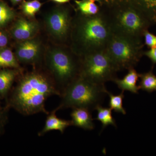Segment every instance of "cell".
<instances>
[{
	"mask_svg": "<svg viewBox=\"0 0 156 156\" xmlns=\"http://www.w3.org/2000/svg\"><path fill=\"white\" fill-rule=\"evenodd\" d=\"M60 96L54 81L50 76L40 71L26 74L11 89L6 99V106L20 114L29 116L50 113L45 107L49 98Z\"/></svg>",
	"mask_w": 156,
	"mask_h": 156,
	"instance_id": "cell-1",
	"label": "cell"
},
{
	"mask_svg": "<svg viewBox=\"0 0 156 156\" xmlns=\"http://www.w3.org/2000/svg\"><path fill=\"white\" fill-rule=\"evenodd\" d=\"M99 6L113 34L144 44V33L154 25L144 12L128 0H106Z\"/></svg>",
	"mask_w": 156,
	"mask_h": 156,
	"instance_id": "cell-2",
	"label": "cell"
},
{
	"mask_svg": "<svg viewBox=\"0 0 156 156\" xmlns=\"http://www.w3.org/2000/svg\"><path fill=\"white\" fill-rule=\"evenodd\" d=\"M75 22L73 36L76 54L83 57L105 50L113 34L101 10L92 16L81 14Z\"/></svg>",
	"mask_w": 156,
	"mask_h": 156,
	"instance_id": "cell-3",
	"label": "cell"
},
{
	"mask_svg": "<svg viewBox=\"0 0 156 156\" xmlns=\"http://www.w3.org/2000/svg\"><path fill=\"white\" fill-rule=\"evenodd\" d=\"M106 91L105 85L95 83L80 76L65 89L60 97V103L54 110L57 112L83 108L92 112L103 103L107 95Z\"/></svg>",
	"mask_w": 156,
	"mask_h": 156,
	"instance_id": "cell-4",
	"label": "cell"
},
{
	"mask_svg": "<svg viewBox=\"0 0 156 156\" xmlns=\"http://www.w3.org/2000/svg\"><path fill=\"white\" fill-rule=\"evenodd\" d=\"M81 63L82 57L65 50H54L48 56L47 66L60 96L66 87L80 76Z\"/></svg>",
	"mask_w": 156,
	"mask_h": 156,
	"instance_id": "cell-5",
	"label": "cell"
},
{
	"mask_svg": "<svg viewBox=\"0 0 156 156\" xmlns=\"http://www.w3.org/2000/svg\"><path fill=\"white\" fill-rule=\"evenodd\" d=\"M144 44H138L113 34L105 51L118 71L134 68L144 56Z\"/></svg>",
	"mask_w": 156,
	"mask_h": 156,
	"instance_id": "cell-6",
	"label": "cell"
},
{
	"mask_svg": "<svg viewBox=\"0 0 156 156\" xmlns=\"http://www.w3.org/2000/svg\"><path fill=\"white\" fill-rule=\"evenodd\" d=\"M118 69L105 50L82 57L81 76L95 83L105 85L117 78Z\"/></svg>",
	"mask_w": 156,
	"mask_h": 156,
	"instance_id": "cell-7",
	"label": "cell"
},
{
	"mask_svg": "<svg viewBox=\"0 0 156 156\" xmlns=\"http://www.w3.org/2000/svg\"><path fill=\"white\" fill-rule=\"evenodd\" d=\"M47 23L52 33L60 38L67 36L72 27L69 11L65 9L52 12L47 18Z\"/></svg>",
	"mask_w": 156,
	"mask_h": 156,
	"instance_id": "cell-8",
	"label": "cell"
},
{
	"mask_svg": "<svg viewBox=\"0 0 156 156\" xmlns=\"http://www.w3.org/2000/svg\"><path fill=\"white\" fill-rule=\"evenodd\" d=\"M40 45L32 39L23 41L17 46L16 56L17 60L23 63H34L38 61Z\"/></svg>",
	"mask_w": 156,
	"mask_h": 156,
	"instance_id": "cell-9",
	"label": "cell"
},
{
	"mask_svg": "<svg viewBox=\"0 0 156 156\" xmlns=\"http://www.w3.org/2000/svg\"><path fill=\"white\" fill-rule=\"evenodd\" d=\"M72 126L86 130H92L95 128L91 112L87 108H76L71 113Z\"/></svg>",
	"mask_w": 156,
	"mask_h": 156,
	"instance_id": "cell-10",
	"label": "cell"
},
{
	"mask_svg": "<svg viewBox=\"0 0 156 156\" xmlns=\"http://www.w3.org/2000/svg\"><path fill=\"white\" fill-rule=\"evenodd\" d=\"M56 111L53 110L49 113L46 119L44 126L38 133L39 136H43L50 131L56 130L63 134L66 129L72 126L71 121L59 119L56 116Z\"/></svg>",
	"mask_w": 156,
	"mask_h": 156,
	"instance_id": "cell-11",
	"label": "cell"
},
{
	"mask_svg": "<svg viewBox=\"0 0 156 156\" xmlns=\"http://www.w3.org/2000/svg\"><path fill=\"white\" fill-rule=\"evenodd\" d=\"M37 30L35 23L24 19L18 20L12 29V34L14 38L20 41L31 39Z\"/></svg>",
	"mask_w": 156,
	"mask_h": 156,
	"instance_id": "cell-12",
	"label": "cell"
},
{
	"mask_svg": "<svg viewBox=\"0 0 156 156\" xmlns=\"http://www.w3.org/2000/svg\"><path fill=\"white\" fill-rule=\"evenodd\" d=\"M140 74L134 68L128 70V73L123 79L117 77L113 81L119 89L122 91H128L134 94H137L140 88L136 83L139 78Z\"/></svg>",
	"mask_w": 156,
	"mask_h": 156,
	"instance_id": "cell-13",
	"label": "cell"
},
{
	"mask_svg": "<svg viewBox=\"0 0 156 156\" xmlns=\"http://www.w3.org/2000/svg\"><path fill=\"white\" fill-rule=\"evenodd\" d=\"M18 72L16 70L4 69L0 70V98L6 99L12 88Z\"/></svg>",
	"mask_w": 156,
	"mask_h": 156,
	"instance_id": "cell-14",
	"label": "cell"
},
{
	"mask_svg": "<svg viewBox=\"0 0 156 156\" xmlns=\"http://www.w3.org/2000/svg\"><path fill=\"white\" fill-rule=\"evenodd\" d=\"M139 8L156 24V0H128Z\"/></svg>",
	"mask_w": 156,
	"mask_h": 156,
	"instance_id": "cell-15",
	"label": "cell"
},
{
	"mask_svg": "<svg viewBox=\"0 0 156 156\" xmlns=\"http://www.w3.org/2000/svg\"><path fill=\"white\" fill-rule=\"evenodd\" d=\"M13 68L19 69L20 65L17 58L11 50L2 48L0 50V69Z\"/></svg>",
	"mask_w": 156,
	"mask_h": 156,
	"instance_id": "cell-16",
	"label": "cell"
},
{
	"mask_svg": "<svg viewBox=\"0 0 156 156\" xmlns=\"http://www.w3.org/2000/svg\"><path fill=\"white\" fill-rule=\"evenodd\" d=\"M75 2L83 15L92 16L98 14L100 11V6L95 4L93 0H75Z\"/></svg>",
	"mask_w": 156,
	"mask_h": 156,
	"instance_id": "cell-17",
	"label": "cell"
},
{
	"mask_svg": "<svg viewBox=\"0 0 156 156\" xmlns=\"http://www.w3.org/2000/svg\"><path fill=\"white\" fill-rule=\"evenodd\" d=\"M153 69L150 71L140 74V81L139 87L144 91L148 92L156 91V76L153 73Z\"/></svg>",
	"mask_w": 156,
	"mask_h": 156,
	"instance_id": "cell-18",
	"label": "cell"
},
{
	"mask_svg": "<svg viewBox=\"0 0 156 156\" xmlns=\"http://www.w3.org/2000/svg\"><path fill=\"white\" fill-rule=\"evenodd\" d=\"M96 110L98 113L97 118L95 119L102 123V130L109 125L116 128V123L112 115L111 109L110 108H104L101 105H99L96 108Z\"/></svg>",
	"mask_w": 156,
	"mask_h": 156,
	"instance_id": "cell-19",
	"label": "cell"
},
{
	"mask_svg": "<svg viewBox=\"0 0 156 156\" xmlns=\"http://www.w3.org/2000/svg\"><path fill=\"white\" fill-rule=\"evenodd\" d=\"M106 93L109 97V106L112 110L124 115H126L127 112L123 105V101L125 98L124 91H122V92L118 95H113L107 90Z\"/></svg>",
	"mask_w": 156,
	"mask_h": 156,
	"instance_id": "cell-20",
	"label": "cell"
},
{
	"mask_svg": "<svg viewBox=\"0 0 156 156\" xmlns=\"http://www.w3.org/2000/svg\"><path fill=\"white\" fill-rule=\"evenodd\" d=\"M41 6V3L38 0L24 2L22 4L23 11L26 15L32 17L39 11Z\"/></svg>",
	"mask_w": 156,
	"mask_h": 156,
	"instance_id": "cell-21",
	"label": "cell"
},
{
	"mask_svg": "<svg viewBox=\"0 0 156 156\" xmlns=\"http://www.w3.org/2000/svg\"><path fill=\"white\" fill-rule=\"evenodd\" d=\"M14 16V12L6 4L0 2V26L5 25Z\"/></svg>",
	"mask_w": 156,
	"mask_h": 156,
	"instance_id": "cell-22",
	"label": "cell"
},
{
	"mask_svg": "<svg viewBox=\"0 0 156 156\" xmlns=\"http://www.w3.org/2000/svg\"><path fill=\"white\" fill-rule=\"evenodd\" d=\"M0 98V136L5 131V128L8 121V112L9 108L6 105L3 106L1 103Z\"/></svg>",
	"mask_w": 156,
	"mask_h": 156,
	"instance_id": "cell-23",
	"label": "cell"
},
{
	"mask_svg": "<svg viewBox=\"0 0 156 156\" xmlns=\"http://www.w3.org/2000/svg\"><path fill=\"white\" fill-rule=\"evenodd\" d=\"M144 44L149 48L156 47V35L151 33L148 30L145 31L144 34Z\"/></svg>",
	"mask_w": 156,
	"mask_h": 156,
	"instance_id": "cell-24",
	"label": "cell"
},
{
	"mask_svg": "<svg viewBox=\"0 0 156 156\" xmlns=\"http://www.w3.org/2000/svg\"><path fill=\"white\" fill-rule=\"evenodd\" d=\"M144 56H146L150 59L153 68L154 66L156 64V47L150 48L149 50L144 52Z\"/></svg>",
	"mask_w": 156,
	"mask_h": 156,
	"instance_id": "cell-25",
	"label": "cell"
},
{
	"mask_svg": "<svg viewBox=\"0 0 156 156\" xmlns=\"http://www.w3.org/2000/svg\"><path fill=\"white\" fill-rule=\"evenodd\" d=\"M8 43V37L4 32L0 31V49L5 48Z\"/></svg>",
	"mask_w": 156,
	"mask_h": 156,
	"instance_id": "cell-26",
	"label": "cell"
},
{
	"mask_svg": "<svg viewBox=\"0 0 156 156\" xmlns=\"http://www.w3.org/2000/svg\"><path fill=\"white\" fill-rule=\"evenodd\" d=\"M52 1H54V2H58L59 3H64L68 2H69L70 0H52Z\"/></svg>",
	"mask_w": 156,
	"mask_h": 156,
	"instance_id": "cell-27",
	"label": "cell"
},
{
	"mask_svg": "<svg viewBox=\"0 0 156 156\" xmlns=\"http://www.w3.org/2000/svg\"><path fill=\"white\" fill-rule=\"evenodd\" d=\"M93 1H95V2H97L99 5H101L105 2L106 0H93Z\"/></svg>",
	"mask_w": 156,
	"mask_h": 156,
	"instance_id": "cell-28",
	"label": "cell"
},
{
	"mask_svg": "<svg viewBox=\"0 0 156 156\" xmlns=\"http://www.w3.org/2000/svg\"><path fill=\"white\" fill-rule=\"evenodd\" d=\"M11 2H12L14 4H16V3H17L20 2V1H22V0H11Z\"/></svg>",
	"mask_w": 156,
	"mask_h": 156,
	"instance_id": "cell-29",
	"label": "cell"
}]
</instances>
